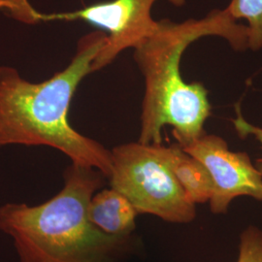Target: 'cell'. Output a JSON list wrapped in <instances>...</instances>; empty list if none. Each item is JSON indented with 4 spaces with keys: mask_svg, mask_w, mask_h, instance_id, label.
<instances>
[{
    "mask_svg": "<svg viewBox=\"0 0 262 262\" xmlns=\"http://www.w3.org/2000/svg\"><path fill=\"white\" fill-rule=\"evenodd\" d=\"M223 38L235 51L248 50V28L233 19L228 11L215 9L202 19L182 23L159 20L156 31L134 50V60L145 82L138 142L162 144V129L173 128L181 147L201 136L211 115L206 88L187 83L180 66L187 48L200 38Z\"/></svg>",
    "mask_w": 262,
    "mask_h": 262,
    "instance_id": "6da1fadb",
    "label": "cell"
},
{
    "mask_svg": "<svg viewBox=\"0 0 262 262\" xmlns=\"http://www.w3.org/2000/svg\"><path fill=\"white\" fill-rule=\"evenodd\" d=\"M106 40L102 30L80 38L70 63L40 83L24 79L12 66H0V148L16 145L53 148L72 163L96 169L109 178L111 150L79 133L68 119L77 88L93 73V62Z\"/></svg>",
    "mask_w": 262,
    "mask_h": 262,
    "instance_id": "7a4b0ae2",
    "label": "cell"
},
{
    "mask_svg": "<svg viewBox=\"0 0 262 262\" xmlns=\"http://www.w3.org/2000/svg\"><path fill=\"white\" fill-rule=\"evenodd\" d=\"M103 174L72 163L63 187L38 205L9 202L0 206V231L12 240L18 262H122L133 236L106 234L90 221L88 208L103 187Z\"/></svg>",
    "mask_w": 262,
    "mask_h": 262,
    "instance_id": "3957f363",
    "label": "cell"
},
{
    "mask_svg": "<svg viewBox=\"0 0 262 262\" xmlns=\"http://www.w3.org/2000/svg\"><path fill=\"white\" fill-rule=\"evenodd\" d=\"M110 187L126 197L139 214L171 224H189L196 205L188 200L174 176L167 147L131 142L113 148Z\"/></svg>",
    "mask_w": 262,
    "mask_h": 262,
    "instance_id": "277c9868",
    "label": "cell"
},
{
    "mask_svg": "<svg viewBox=\"0 0 262 262\" xmlns=\"http://www.w3.org/2000/svg\"><path fill=\"white\" fill-rule=\"evenodd\" d=\"M158 0H110L94 3L83 9L64 13L43 14L28 3V0H15L10 15L27 24L53 20H83L100 28L107 40L92 66V72L109 66L126 49H135L150 36L159 26L151 17V8ZM181 7L186 0H167Z\"/></svg>",
    "mask_w": 262,
    "mask_h": 262,
    "instance_id": "5b68a950",
    "label": "cell"
},
{
    "mask_svg": "<svg viewBox=\"0 0 262 262\" xmlns=\"http://www.w3.org/2000/svg\"><path fill=\"white\" fill-rule=\"evenodd\" d=\"M206 167L214 185L211 211L225 214L236 197L250 196L262 201V175L244 151L228 149L225 139L204 132L182 147Z\"/></svg>",
    "mask_w": 262,
    "mask_h": 262,
    "instance_id": "8992f818",
    "label": "cell"
},
{
    "mask_svg": "<svg viewBox=\"0 0 262 262\" xmlns=\"http://www.w3.org/2000/svg\"><path fill=\"white\" fill-rule=\"evenodd\" d=\"M88 213L90 221L106 234L130 236L136 228L137 211L126 197L111 187L94 193Z\"/></svg>",
    "mask_w": 262,
    "mask_h": 262,
    "instance_id": "52a82bcc",
    "label": "cell"
},
{
    "mask_svg": "<svg viewBox=\"0 0 262 262\" xmlns=\"http://www.w3.org/2000/svg\"><path fill=\"white\" fill-rule=\"evenodd\" d=\"M167 154L171 170L188 200L195 205L209 202L214 185L206 167L178 143L167 147Z\"/></svg>",
    "mask_w": 262,
    "mask_h": 262,
    "instance_id": "ba28073f",
    "label": "cell"
},
{
    "mask_svg": "<svg viewBox=\"0 0 262 262\" xmlns=\"http://www.w3.org/2000/svg\"><path fill=\"white\" fill-rule=\"evenodd\" d=\"M236 19L248 25V48L257 52L262 48V0H231L225 7Z\"/></svg>",
    "mask_w": 262,
    "mask_h": 262,
    "instance_id": "9c48e42d",
    "label": "cell"
},
{
    "mask_svg": "<svg viewBox=\"0 0 262 262\" xmlns=\"http://www.w3.org/2000/svg\"><path fill=\"white\" fill-rule=\"evenodd\" d=\"M237 262H262V230L251 225L240 236Z\"/></svg>",
    "mask_w": 262,
    "mask_h": 262,
    "instance_id": "30bf717a",
    "label": "cell"
},
{
    "mask_svg": "<svg viewBox=\"0 0 262 262\" xmlns=\"http://www.w3.org/2000/svg\"><path fill=\"white\" fill-rule=\"evenodd\" d=\"M236 119H234L232 122L234 124L235 129L238 132V134L241 136V137H246L248 135H253L257 141L261 144L262 146V128L261 127H258V126H255L251 124L250 122H247L245 119H244L241 111H240V108L238 106H236ZM257 161H260L262 162L261 159H257Z\"/></svg>",
    "mask_w": 262,
    "mask_h": 262,
    "instance_id": "8fae6325",
    "label": "cell"
},
{
    "mask_svg": "<svg viewBox=\"0 0 262 262\" xmlns=\"http://www.w3.org/2000/svg\"><path fill=\"white\" fill-rule=\"evenodd\" d=\"M255 166L259 170V172L261 173L262 175V162H260V161H256V165H255Z\"/></svg>",
    "mask_w": 262,
    "mask_h": 262,
    "instance_id": "7c38bea8",
    "label": "cell"
}]
</instances>
